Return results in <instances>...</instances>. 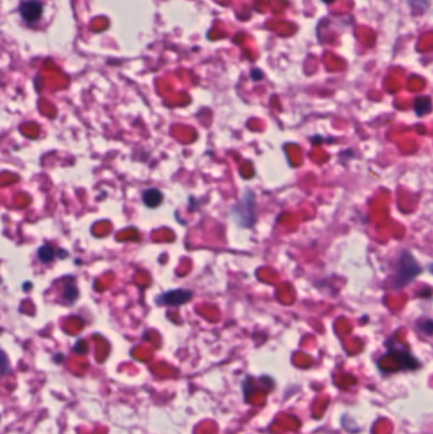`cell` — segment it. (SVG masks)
Instances as JSON below:
<instances>
[{"label":"cell","instance_id":"7","mask_svg":"<svg viewBox=\"0 0 433 434\" xmlns=\"http://www.w3.org/2000/svg\"><path fill=\"white\" fill-rule=\"evenodd\" d=\"M76 297H78V290H76V286H71V284H69L68 287H66L65 292H64V300H66L68 302H74L76 300Z\"/></svg>","mask_w":433,"mask_h":434},{"label":"cell","instance_id":"6","mask_svg":"<svg viewBox=\"0 0 433 434\" xmlns=\"http://www.w3.org/2000/svg\"><path fill=\"white\" fill-rule=\"evenodd\" d=\"M37 255L38 259H40L42 263H50V262L55 258V250H53V248H51V246L48 245L41 246L37 251Z\"/></svg>","mask_w":433,"mask_h":434},{"label":"cell","instance_id":"1","mask_svg":"<svg viewBox=\"0 0 433 434\" xmlns=\"http://www.w3.org/2000/svg\"><path fill=\"white\" fill-rule=\"evenodd\" d=\"M421 272V267L417 263L414 256L409 251H403L400 258H399V264L395 274L391 279V287L395 290L403 288L404 286L411 283Z\"/></svg>","mask_w":433,"mask_h":434},{"label":"cell","instance_id":"9","mask_svg":"<svg viewBox=\"0 0 433 434\" xmlns=\"http://www.w3.org/2000/svg\"><path fill=\"white\" fill-rule=\"evenodd\" d=\"M2 366H3L2 373L5 374L7 373V357H5V353H2Z\"/></svg>","mask_w":433,"mask_h":434},{"label":"cell","instance_id":"8","mask_svg":"<svg viewBox=\"0 0 433 434\" xmlns=\"http://www.w3.org/2000/svg\"><path fill=\"white\" fill-rule=\"evenodd\" d=\"M419 329L423 331L427 335H432L433 334V320H422Z\"/></svg>","mask_w":433,"mask_h":434},{"label":"cell","instance_id":"10","mask_svg":"<svg viewBox=\"0 0 433 434\" xmlns=\"http://www.w3.org/2000/svg\"><path fill=\"white\" fill-rule=\"evenodd\" d=\"M252 78L254 79V80H259V79H262V73H261V71H257V70H253L252 71Z\"/></svg>","mask_w":433,"mask_h":434},{"label":"cell","instance_id":"2","mask_svg":"<svg viewBox=\"0 0 433 434\" xmlns=\"http://www.w3.org/2000/svg\"><path fill=\"white\" fill-rule=\"evenodd\" d=\"M19 14L27 24H36L43 15V3L41 0H22L19 4Z\"/></svg>","mask_w":433,"mask_h":434},{"label":"cell","instance_id":"4","mask_svg":"<svg viewBox=\"0 0 433 434\" xmlns=\"http://www.w3.org/2000/svg\"><path fill=\"white\" fill-rule=\"evenodd\" d=\"M142 201H144L145 206L150 207V209H155L163 202V194L160 193V191L155 188L146 189L142 193Z\"/></svg>","mask_w":433,"mask_h":434},{"label":"cell","instance_id":"11","mask_svg":"<svg viewBox=\"0 0 433 434\" xmlns=\"http://www.w3.org/2000/svg\"><path fill=\"white\" fill-rule=\"evenodd\" d=\"M323 2H324V3H328V4H329V3L335 2V0H323Z\"/></svg>","mask_w":433,"mask_h":434},{"label":"cell","instance_id":"5","mask_svg":"<svg viewBox=\"0 0 433 434\" xmlns=\"http://www.w3.org/2000/svg\"><path fill=\"white\" fill-rule=\"evenodd\" d=\"M431 109H432V103H431V99H429L428 97H422V98H418L416 102H414V110H416V113L418 115L427 114Z\"/></svg>","mask_w":433,"mask_h":434},{"label":"cell","instance_id":"3","mask_svg":"<svg viewBox=\"0 0 433 434\" xmlns=\"http://www.w3.org/2000/svg\"><path fill=\"white\" fill-rule=\"evenodd\" d=\"M192 299V292L187 290L178 288L171 290V291L164 292L163 295L158 296L156 302L161 305H168V306H181V305L187 304Z\"/></svg>","mask_w":433,"mask_h":434}]
</instances>
